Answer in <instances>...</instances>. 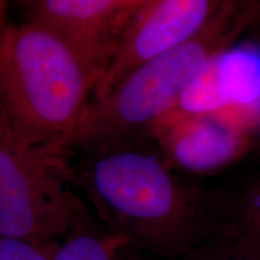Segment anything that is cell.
<instances>
[{
	"mask_svg": "<svg viewBox=\"0 0 260 260\" xmlns=\"http://www.w3.org/2000/svg\"><path fill=\"white\" fill-rule=\"evenodd\" d=\"M149 140L83 153L77 184L107 232L153 259L178 260L233 226V193L182 178Z\"/></svg>",
	"mask_w": 260,
	"mask_h": 260,
	"instance_id": "cell-1",
	"label": "cell"
},
{
	"mask_svg": "<svg viewBox=\"0 0 260 260\" xmlns=\"http://www.w3.org/2000/svg\"><path fill=\"white\" fill-rule=\"evenodd\" d=\"M259 24L260 2H223L199 34L90 100L61 147L83 154L148 138L149 128L174 110L205 64Z\"/></svg>",
	"mask_w": 260,
	"mask_h": 260,
	"instance_id": "cell-2",
	"label": "cell"
},
{
	"mask_svg": "<svg viewBox=\"0 0 260 260\" xmlns=\"http://www.w3.org/2000/svg\"><path fill=\"white\" fill-rule=\"evenodd\" d=\"M96 86L56 34L31 21L11 24L0 39V138L61 147Z\"/></svg>",
	"mask_w": 260,
	"mask_h": 260,
	"instance_id": "cell-3",
	"label": "cell"
},
{
	"mask_svg": "<svg viewBox=\"0 0 260 260\" xmlns=\"http://www.w3.org/2000/svg\"><path fill=\"white\" fill-rule=\"evenodd\" d=\"M71 154L0 138V236L60 245L93 222L77 197Z\"/></svg>",
	"mask_w": 260,
	"mask_h": 260,
	"instance_id": "cell-4",
	"label": "cell"
},
{
	"mask_svg": "<svg viewBox=\"0 0 260 260\" xmlns=\"http://www.w3.org/2000/svg\"><path fill=\"white\" fill-rule=\"evenodd\" d=\"M218 0H141L92 99L109 94L129 74L198 35L218 12Z\"/></svg>",
	"mask_w": 260,
	"mask_h": 260,
	"instance_id": "cell-5",
	"label": "cell"
},
{
	"mask_svg": "<svg viewBox=\"0 0 260 260\" xmlns=\"http://www.w3.org/2000/svg\"><path fill=\"white\" fill-rule=\"evenodd\" d=\"M141 0H30L27 21L44 25L80 58L98 83L112 63Z\"/></svg>",
	"mask_w": 260,
	"mask_h": 260,
	"instance_id": "cell-6",
	"label": "cell"
},
{
	"mask_svg": "<svg viewBox=\"0 0 260 260\" xmlns=\"http://www.w3.org/2000/svg\"><path fill=\"white\" fill-rule=\"evenodd\" d=\"M223 110L254 135L260 133V41L236 42L213 56L161 119Z\"/></svg>",
	"mask_w": 260,
	"mask_h": 260,
	"instance_id": "cell-7",
	"label": "cell"
},
{
	"mask_svg": "<svg viewBox=\"0 0 260 260\" xmlns=\"http://www.w3.org/2000/svg\"><path fill=\"white\" fill-rule=\"evenodd\" d=\"M147 136L175 169L212 174L254 147V134L228 110L159 121Z\"/></svg>",
	"mask_w": 260,
	"mask_h": 260,
	"instance_id": "cell-8",
	"label": "cell"
},
{
	"mask_svg": "<svg viewBox=\"0 0 260 260\" xmlns=\"http://www.w3.org/2000/svg\"><path fill=\"white\" fill-rule=\"evenodd\" d=\"M52 260H155L124 239L90 222L70 234L57 247Z\"/></svg>",
	"mask_w": 260,
	"mask_h": 260,
	"instance_id": "cell-9",
	"label": "cell"
},
{
	"mask_svg": "<svg viewBox=\"0 0 260 260\" xmlns=\"http://www.w3.org/2000/svg\"><path fill=\"white\" fill-rule=\"evenodd\" d=\"M178 260H260V234L230 226Z\"/></svg>",
	"mask_w": 260,
	"mask_h": 260,
	"instance_id": "cell-10",
	"label": "cell"
},
{
	"mask_svg": "<svg viewBox=\"0 0 260 260\" xmlns=\"http://www.w3.org/2000/svg\"><path fill=\"white\" fill-rule=\"evenodd\" d=\"M233 225L260 234V181L242 193H233Z\"/></svg>",
	"mask_w": 260,
	"mask_h": 260,
	"instance_id": "cell-11",
	"label": "cell"
},
{
	"mask_svg": "<svg viewBox=\"0 0 260 260\" xmlns=\"http://www.w3.org/2000/svg\"><path fill=\"white\" fill-rule=\"evenodd\" d=\"M59 245H37L0 236V260H52Z\"/></svg>",
	"mask_w": 260,
	"mask_h": 260,
	"instance_id": "cell-12",
	"label": "cell"
},
{
	"mask_svg": "<svg viewBox=\"0 0 260 260\" xmlns=\"http://www.w3.org/2000/svg\"><path fill=\"white\" fill-rule=\"evenodd\" d=\"M8 9L9 2L0 0V39L4 37V34L8 30L11 24L8 22Z\"/></svg>",
	"mask_w": 260,
	"mask_h": 260,
	"instance_id": "cell-13",
	"label": "cell"
}]
</instances>
